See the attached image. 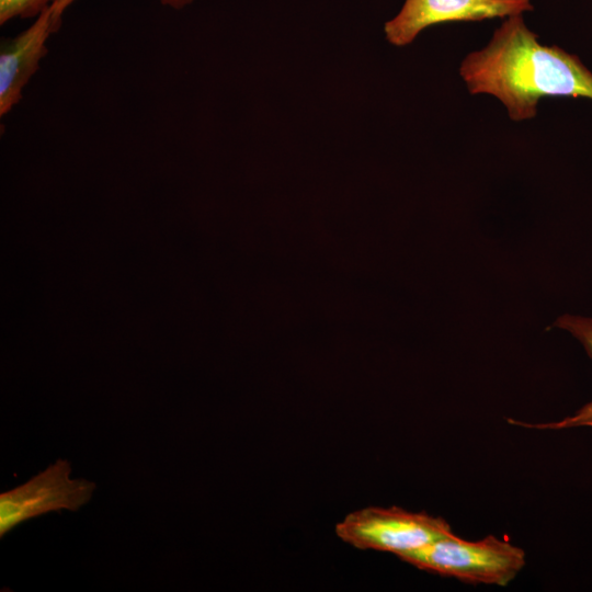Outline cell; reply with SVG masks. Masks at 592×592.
Listing matches in <instances>:
<instances>
[{
    "label": "cell",
    "instance_id": "obj_1",
    "mask_svg": "<svg viewBox=\"0 0 592 592\" xmlns=\"http://www.w3.org/2000/svg\"><path fill=\"white\" fill-rule=\"evenodd\" d=\"M459 75L470 94L496 96L515 122L535 117L542 98L592 100V71L561 47L542 45L522 15L508 18L486 47L468 54Z\"/></svg>",
    "mask_w": 592,
    "mask_h": 592
},
{
    "label": "cell",
    "instance_id": "obj_2",
    "mask_svg": "<svg viewBox=\"0 0 592 592\" xmlns=\"http://www.w3.org/2000/svg\"><path fill=\"white\" fill-rule=\"evenodd\" d=\"M421 570L468 583L506 585L525 565V553L508 540L489 535L466 540L453 533L398 556Z\"/></svg>",
    "mask_w": 592,
    "mask_h": 592
},
{
    "label": "cell",
    "instance_id": "obj_3",
    "mask_svg": "<svg viewBox=\"0 0 592 592\" xmlns=\"http://www.w3.org/2000/svg\"><path fill=\"white\" fill-rule=\"evenodd\" d=\"M335 534L355 548L399 556L445 537L452 530L444 519L425 512L369 506L348 514L335 525Z\"/></svg>",
    "mask_w": 592,
    "mask_h": 592
},
{
    "label": "cell",
    "instance_id": "obj_4",
    "mask_svg": "<svg viewBox=\"0 0 592 592\" xmlns=\"http://www.w3.org/2000/svg\"><path fill=\"white\" fill-rule=\"evenodd\" d=\"M71 466L57 459L25 483L0 494V536L38 515L60 510L77 511L92 497L94 482L71 479Z\"/></svg>",
    "mask_w": 592,
    "mask_h": 592
},
{
    "label": "cell",
    "instance_id": "obj_5",
    "mask_svg": "<svg viewBox=\"0 0 592 592\" xmlns=\"http://www.w3.org/2000/svg\"><path fill=\"white\" fill-rule=\"evenodd\" d=\"M533 9L531 0H406L384 30L390 44L405 46L435 24L510 18Z\"/></svg>",
    "mask_w": 592,
    "mask_h": 592
},
{
    "label": "cell",
    "instance_id": "obj_6",
    "mask_svg": "<svg viewBox=\"0 0 592 592\" xmlns=\"http://www.w3.org/2000/svg\"><path fill=\"white\" fill-rule=\"evenodd\" d=\"M61 22L53 18L49 5L26 30L0 46V115L3 116L23 98V89L47 54L46 43Z\"/></svg>",
    "mask_w": 592,
    "mask_h": 592
},
{
    "label": "cell",
    "instance_id": "obj_7",
    "mask_svg": "<svg viewBox=\"0 0 592 592\" xmlns=\"http://www.w3.org/2000/svg\"><path fill=\"white\" fill-rule=\"evenodd\" d=\"M569 331L584 346L588 355L592 358V318L573 315H562L553 325ZM510 424L537 430H563L576 426L592 428V400L581 407L576 413L562 420L545 423H527L508 419Z\"/></svg>",
    "mask_w": 592,
    "mask_h": 592
},
{
    "label": "cell",
    "instance_id": "obj_8",
    "mask_svg": "<svg viewBox=\"0 0 592 592\" xmlns=\"http://www.w3.org/2000/svg\"><path fill=\"white\" fill-rule=\"evenodd\" d=\"M49 5V0H0V24L14 18H34Z\"/></svg>",
    "mask_w": 592,
    "mask_h": 592
},
{
    "label": "cell",
    "instance_id": "obj_9",
    "mask_svg": "<svg viewBox=\"0 0 592 592\" xmlns=\"http://www.w3.org/2000/svg\"><path fill=\"white\" fill-rule=\"evenodd\" d=\"M76 0H49V8L52 10L53 18L56 21L61 22L64 12ZM159 1L161 4L175 9V10H181L193 2V0H159Z\"/></svg>",
    "mask_w": 592,
    "mask_h": 592
}]
</instances>
